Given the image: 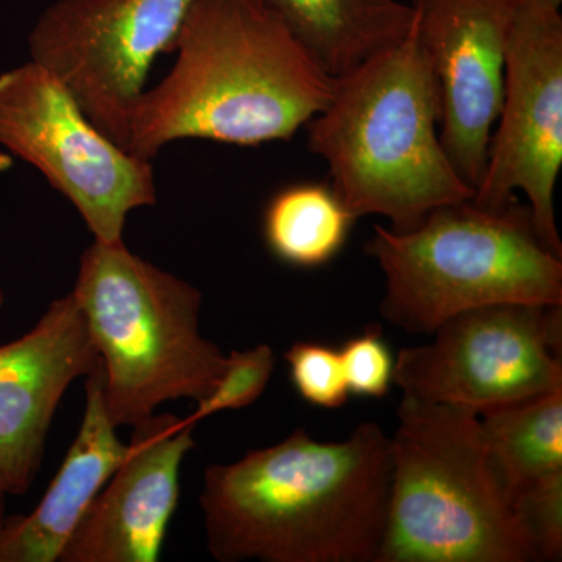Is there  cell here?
Returning a JSON list of instances; mask_svg holds the SVG:
<instances>
[{
    "instance_id": "obj_1",
    "label": "cell",
    "mask_w": 562,
    "mask_h": 562,
    "mask_svg": "<svg viewBox=\"0 0 562 562\" xmlns=\"http://www.w3.org/2000/svg\"><path fill=\"white\" fill-rule=\"evenodd\" d=\"M391 438L362 422L339 442L295 430L203 473L214 560L376 562L386 528Z\"/></svg>"
},
{
    "instance_id": "obj_2",
    "label": "cell",
    "mask_w": 562,
    "mask_h": 562,
    "mask_svg": "<svg viewBox=\"0 0 562 562\" xmlns=\"http://www.w3.org/2000/svg\"><path fill=\"white\" fill-rule=\"evenodd\" d=\"M165 79L136 102L125 150L154 161L176 140H290L330 102L335 79L262 0H195Z\"/></svg>"
},
{
    "instance_id": "obj_3",
    "label": "cell",
    "mask_w": 562,
    "mask_h": 562,
    "mask_svg": "<svg viewBox=\"0 0 562 562\" xmlns=\"http://www.w3.org/2000/svg\"><path fill=\"white\" fill-rule=\"evenodd\" d=\"M438 80L416 32L335 79L330 102L306 128L331 188L357 217L409 232L439 206L471 201L439 138Z\"/></svg>"
},
{
    "instance_id": "obj_4",
    "label": "cell",
    "mask_w": 562,
    "mask_h": 562,
    "mask_svg": "<svg viewBox=\"0 0 562 562\" xmlns=\"http://www.w3.org/2000/svg\"><path fill=\"white\" fill-rule=\"evenodd\" d=\"M391 468L376 562L539 561L492 472L479 414L403 395Z\"/></svg>"
},
{
    "instance_id": "obj_5",
    "label": "cell",
    "mask_w": 562,
    "mask_h": 562,
    "mask_svg": "<svg viewBox=\"0 0 562 562\" xmlns=\"http://www.w3.org/2000/svg\"><path fill=\"white\" fill-rule=\"evenodd\" d=\"M364 251L386 277L380 313L409 335L482 306L562 305L561 257L517 198L498 210L439 206L409 232L375 225Z\"/></svg>"
},
{
    "instance_id": "obj_6",
    "label": "cell",
    "mask_w": 562,
    "mask_h": 562,
    "mask_svg": "<svg viewBox=\"0 0 562 562\" xmlns=\"http://www.w3.org/2000/svg\"><path fill=\"white\" fill-rule=\"evenodd\" d=\"M72 294L101 357L114 427H133L177 398L198 405L220 383L227 357L199 331L202 292L124 241H94L81 254Z\"/></svg>"
},
{
    "instance_id": "obj_7",
    "label": "cell",
    "mask_w": 562,
    "mask_h": 562,
    "mask_svg": "<svg viewBox=\"0 0 562 562\" xmlns=\"http://www.w3.org/2000/svg\"><path fill=\"white\" fill-rule=\"evenodd\" d=\"M0 144L76 206L94 241H122L128 214L157 203L151 161L99 131L38 63L0 74Z\"/></svg>"
},
{
    "instance_id": "obj_8",
    "label": "cell",
    "mask_w": 562,
    "mask_h": 562,
    "mask_svg": "<svg viewBox=\"0 0 562 562\" xmlns=\"http://www.w3.org/2000/svg\"><path fill=\"white\" fill-rule=\"evenodd\" d=\"M432 336L394 358L392 383L405 397L482 414L562 387L561 305L482 306Z\"/></svg>"
},
{
    "instance_id": "obj_9",
    "label": "cell",
    "mask_w": 562,
    "mask_h": 562,
    "mask_svg": "<svg viewBox=\"0 0 562 562\" xmlns=\"http://www.w3.org/2000/svg\"><path fill=\"white\" fill-rule=\"evenodd\" d=\"M562 0H512L505 90L472 202L498 210L527 195L542 243L562 257L554 191L562 168Z\"/></svg>"
},
{
    "instance_id": "obj_10",
    "label": "cell",
    "mask_w": 562,
    "mask_h": 562,
    "mask_svg": "<svg viewBox=\"0 0 562 562\" xmlns=\"http://www.w3.org/2000/svg\"><path fill=\"white\" fill-rule=\"evenodd\" d=\"M195 0H54L31 35V60L68 88L92 124L125 149L147 74Z\"/></svg>"
},
{
    "instance_id": "obj_11",
    "label": "cell",
    "mask_w": 562,
    "mask_h": 562,
    "mask_svg": "<svg viewBox=\"0 0 562 562\" xmlns=\"http://www.w3.org/2000/svg\"><path fill=\"white\" fill-rule=\"evenodd\" d=\"M413 7L438 80L439 138L475 194L502 111L512 0H414Z\"/></svg>"
},
{
    "instance_id": "obj_12",
    "label": "cell",
    "mask_w": 562,
    "mask_h": 562,
    "mask_svg": "<svg viewBox=\"0 0 562 562\" xmlns=\"http://www.w3.org/2000/svg\"><path fill=\"white\" fill-rule=\"evenodd\" d=\"M198 422L151 414L133 425L124 461L88 506L60 562H157L179 505L180 469Z\"/></svg>"
},
{
    "instance_id": "obj_13",
    "label": "cell",
    "mask_w": 562,
    "mask_h": 562,
    "mask_svg": "<svg viewBox=\"0 0 562 562\" xmlns=\"http://www.w3.org/2000/svg\"><path fill=\"white\" fill-rule=\"evenodd\" d=\"M101 364L72 292L52 302L33 330L0 346V484L7 494L31 490L63 395Z\"/></svg>"
},
{
    "instance_id": "obj_14",
    "label": "cell",
    "mask_w": 562,
    "mask_h": 562,
    "mask_svg": "<svg viewBox=\"0 0 562 562\" xmlns=\"http://www.w3.org/2000/svg\"><path fill=\"white\" fill-rule=\"evenodd\" d=\"M87 406L79 435L40 505L27 516L7 517L0 528V562H57L70 536L124 461L127 446L103 403V371L87 376Z\"/></svg>"
},
{
    "instance_id": "obj_15",
    "label": "cell",
    "mask_w": 562,
    "mask_h": 562,
    "mask_svg": "<svg viewBox=\"0 0 562 562\" xmlns=\"http://www.w3.org/2000/svg\"><path fill=\"white\" fill-rule=\"evenodd\" d=\"M333 79L412 33L416 11L402 0H262Z\"/></svg>"
},
{
    "instance_id": "obj_16",
    "label": "cell",
    "mask_w": 562,
    "mask_h": 562,
    "mask_svg": "<svg viewBox=\"0 0 562 562\" xmlns=\"http://www.w3.org/2000/svg\"><path fill=\"white\" fill-rule=\"evenodd\" d=\"M479 416L492 472L512 505L562 473V387Z\"/></svg>"
},
{
    "instance_id": "obj_17",
    "label": "cell",
    "mask_w": 562,
    "mask_h": 562,
    "mask_svg": "<svg viewBox=\"0 0 562 562\" xmlns=\"http://www.w3.org/2000/svg\"><path fill=\"white\" fill-rule=\"evenodd\" d=\"M357 220L331 184L297 183L277 192L268 203L262 233L277 260L313 269L342 250Z\"/></svg>"
},
{
    "instance_id": "obj_18",
    "label": "cell",
    "mask_w": 562,
    "mask_h": 562,
    "mask_svg": "<svg viewBox=\"0 0 562 562\" xmlns=\"http://www.w3.org/2000/svg\"><path fill=\"white\" fill-rule=\"evenodd\" d=\"M290 366L292 386L303 401L317 408H341L349 402L350 391L344 375L339 350L321 342L294 344L284 353Z\"/></svg>"
},
{
    "instance_id": "obj_19",
    "label": "cell",
    "mask_w": 562,
    "mask_h": 562,
    "mask_svg": "<svg viewBox=\"0 0 562 562\" xmlns=\"http://www.w3.org/2000/svg\"><path fill=\"white\" fill-rule=\"evenodd\" d=\"M276 357L271 347L261 344L255 349L232 351L220 383L205 401L198 403L191 419L199 422L211 414L241 409L260 398L271 380Z\"/></svg>"
},
{
    "instance_id": "obj_20",
    "label": "cell",
    "mask_w": 562,
    "mask_h": 562,
    "mask_svg": "<svg viewBox=\"0 0 562 562\" xmlns=\"http://www.w3.org/2000/svg\"><path fill=\"white\" fill-rule=\"evenodd\" d=\"M339 357L350 395L382 398L387 394L395 357L379 328H368L344 342Z\"/></svg>"
},
{
    "instance_id": "obj_21",
    "label": "cell",
    "mask_w": 562,
    "mask_h": 562,
    "mask_svg": "<svg viewBox=\"0 0 562 562\" xmlns=\"http://www.w3.org/2000/svg\"><path fill=\"white\" fill-rule=\"evenodd\" d=\"M539 561H560L562 554V473L535 484L514 502Z\"/></svg>"
},
{
    "instance_id": "obj_22",
    "label": "cell",
    "mask_w": 562,
    "mask_h": 562,
    "mask_svg": "<svg viewBox=\"0 0 562 562\" xmlns=\"http://www.w3.org/2000/svg\"><path fill=\"white\" fill-rule=\"evenodd\" d=\"M11 166H13V157L9 154V151H0V176H3L7 171H10ZM3 305V292L0 290V308Z\"/></svg>"
},
{
    "instance_id": "obj_23",
    "label": "cell",
    "mask_w": 562,
    "mask_h": 562,
    "mask_svg": "<svg viewBox=\"0 0 562 562\" xmlns=\"http://www.w3.org/2000/svg\"><path fill=\"white\" fill-rule=\"evenodd\" d=\"M7 491L3 490L2 484H0V528H2L3 522H5V505H7Z\"/></svg>"
}]
</instances>
